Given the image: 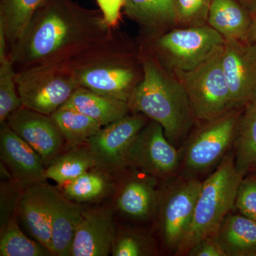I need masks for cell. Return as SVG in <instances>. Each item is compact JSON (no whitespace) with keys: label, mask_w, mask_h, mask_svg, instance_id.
Wrapping results in <instances>:
<instances>
[{"label":"cell","mask_w":256,"mask_h":256,"mask_svg":"<svg viewBox=\"0 0 256 256\" xmlns=\"http://www.w3.org/2000/svg\"><path fill=\"white\" fill-rule=\"evenodd\" d=\"M16 82L23 106L48 116L62 108L80 87L66 63L20 70L16 73Z\"/></svg>","instance_id":"52a82bcc"},{"label":"cell","mask_w":256,"mask_h":256,"mask_svg":"<svg viewBox=\"0 0 256 256\" xmlns=\"http://www.w3.org/2000/svg\"><path fill=\"white\" fill-rule=\"evenodd\" d=\"M66 64L80 86L128 102L143 76L139 50L128 48L116 30L105 42Z\"/></svg>","instance_id":"3957f363"},{"label":"cell","mask_w":256,"mask_h":256,"mask_svg":"<svg viewBox=\"0 0 256 256\" xmlns=\"http://www.w3.org/2000/svg\"><path fill=\"white\" fill-rule=\"evenodd\" d=\"M233 150L236 168L246 176L256 166V98L242 107Z\"/></svg>","instance_id":"603a6c76"},{"label":"cell","mask_w":256,"mask_h":256,"mask_svg":"<svg viewBox=\"0 0 256 256\" xmlns=\"http://www.w3.org/2000/svg\"><path fill=\"white\" fill-rule=\"evenodd\" d=\"M250 12L237 0H213L207 24L224 40L248 41L252 26Z\"/></svg>","instance_id":"44dd1931"},{"label":"cell","mask_w":256,"mask_h":256,"mask_svg":"<svg viewBox=\"0 0 256 256\" xmlns=\"http://www.w3.org/2000/svg\"><path fill=\"white\" fill-rule=\"evenodd\" d=\"M50 116L65 140L74 146L86 144L102 127L88 116L69 108H60Z\"/></svg>","instance_id":"d4e9b609"},{"label":"cell","mask_w":256,"mask_h":256,"mask_svg":"<svg viewBox=\"0 0 256 256\" xmlns=\"http://www.w3.org/2000/svg\"><path fill=\"white\" fill-rule=\"evenodd\" d=\"M250 14H252V22L248 41L256 45V6L250 11Z\"/></svg>","instance_id":"e575fe53"},{"label":"cell","mask_w":256,"mask_h":256,"mask_svg":"<svg viewBox=\"0 0 256 256\" xmlns=\"http://www.w3.org/2000/svg\"><path fill=\"white\" fill-rule=\"evenodd\" d=\"M62 107L78 111L102 126L122 118L131 112L128 102L100 95L82 86L74 92Z\"/></svg>","instance_id":"7402d4cb"},{"label":"cell","mask_w":256,"mask_h":256,"mask_svg":"<svg viewBox=\"0 0 256 256\" xmlns=\"http://www.w3.org/2000/svg\"><path fill=\"white\" fill-rule=\"evenodd\" d=\"M63 186L64 196L70 201L82 203L104 196L108 190L109 181L104 173L89 170Z\"/></svg>","instance_id":"83f0119b"},{"label":"cell","mask_w":256,"mask_h":256,"mask_svg":"<svg viewBox=\"0 0 256 256\" xmlns=\"http://www.w3.org/2000/svg\"><path fill=\"white\" fill-rule=\"evenodd\" d=\"M18 214L28 234L53 254L52 224L44 184L26 188L20 200Z\"/></svg>","instance_id":"d6986e66"},{"label":"cell","mask_w":256,"mask_h":256,"mask_svg":"<svg viewBox=\"0 0 256 256\" xmlns=\"http://www.w3.org/2000/svg\"><path fill=\"white\" fill-rule=\"evenodd\" d=\"M224 44L194 68L172 72L184 88L197 120L207 122L234 110L222 66Z\"/></svg>","instance_id":"5b68a950"},{"label":"cell","mask_w":256,"mask_h":256,"mask_svg":"<svg viewBox=\"0 0 256 256\" xmlns=\"http://www.w3.org/2000/svg\"><path fill=\"white\" fill-rule=\"evenodd\" d=\"M244 176L236 168L232 149L214 172L202 182L191 224L174 252L176 255L186 256L197 242L214 236L224 218L235 208L239 184Z\"/></svg>","instance_id":"277c9868"},{"label":"cell","mask_w":256,"mask_h":256,"mask_svg":"<svg viewBox=\"0 0 256 256\" xmlns=\"http://www.w3.org/2000/svg\"><path fill=\"white\" fill-rule=\"evenodd\" d=\"M222 66L232 107L242 108L256 98V45L248 41L224 40Z\"/></svg>","instance_id":"7c38bea8"},{"label":"cell","mask_w":256,"mask_h":256,"mask_svg":"<svg viewBox=\"0 0 256 256\" xmlns=\"http://www.w3.org/2000/svg\"><path fill=\"white\" fill-rule=\"evenodd\" d=\"M214 238L225 256H256V222L229 213Z\"/></svg>","instance_id":"ffe728a7"},{"label":"cell","mask_w":256,"mask_h":256,"mask_svg":"<svg viewBox=\"0 0 256 256\" xmlns=\"http://www.w3.org/2000/svg\"><path fill=\"white\" fill-rule=\"evenodd\" d=\"M0 154L2 162L22 188L44 183L46 180V168L42 156L6 122L1 124Z\"/></svg>","instance_id":"5bb4252c"},{"label":"cell","mask_w":256,"mask_h":256,"mask_svg":"<svg viewBox=\"0 0 256 256\" xmlns=\"http://www.w3.org/2000/svg\"><path fill=\"white\" fill-rule=\"evenodd\" d=\"M44 0H1L0 23L8 37V46L14 44Z\"/></svg>","instance_id":"484cf974"},{"label":"cell","mask_w":256,"mask_h":256,"mask_svg":"<svg viewBox=\"0 0 256 256\" xmlns=\"http://www.w3.org/2000/svg\"><path fill=\"white\" fill-rule=\"evenodd\" d=\"M102 18L107 26L116 30L120 20L121 11L124 6V0H96Z\"/></svg>","instance_id":"d6a6232c"},{"label":"cell","mask_w":256,"mask_h":256,"mask_svg":"<svg viewBox=\"0 0 256 256\" xmlns=\"http://www.w3.org/2000/svg\"><path fill=\"white\" fill-rule=\"evenodd\" d=\"M6 122L42 156L46 168L60 156L65 139L52 116L22 106Z\"/></svg>","instance_id":"4fadbf2b"},{"label":"cell","mask_w":256,"mask_h":256,"mask_svg":"<svg viewBox=\"0 0 256 256\" xmlns=\"http://www.w3.org/2000/svg\"><path fill=\"white\" fill-rule=\"evenodd\" d=\"M98 10L73 0H44L9 50L16 72L66 63L107 40L114 33Z\"/></svg>","instance_id":"6da1fadb"},{"label":"cell","mask_w":256,"mask_h":256,"mask_svg":"<svg viewBox=\"0 0 256 256\" xmlns=\"http://www.w3.org/2000/svg\"><path fill=\"white\" fill-rule=\"evenodd\" d=\"M156 178L140 172L128 178L118 194V210L132 220H149L158 210L160 191L156 188Z\"/></svg>","instance_id":"e0dca14e"},{"label":"cell","mask_w":256,"mask_h":256,"mask_svg":"<svg viewBox=\"0 0 256 256\" xmlns=\"http://www.w3.org/2000/svg\"><path fill=\"white\" fill-rule=\"evenodd\" d=\"M182 151L170 142L164 129L156 121H148L129 146L126 168L168 182L180 172Z\"/></svg>","instance_id":"30bf717a"},{"label":"cell","mask_w":256,"mask_h":256,"mask_svg":"<svg viewBox=\"0 0 256 256\" xmlns=\"http://www.w3.org/2000/svg\"><path fill=\"white\" fill-rule=\"evenodd\" d=\"M139 56L143 76L128 102L131 112L144 114L161 124L166 139L176 148L198 121L188 94L149 45L140 47Z\"/></svg>","instance_id":"7a4b0ae2"},{"label":"cell","mask_w":256,"mask_h":256,"mask_svg":"<svg viewBox=\"0 0 256 256\" xmlns=\"http://www.w3.org/2000/svg\"><path fill=\"white\" fill-rule=\"evenodd\" d=\"M148 121L144 114H133L102 126L86 143L98 166L109 172L126 168L129 146Z\"/></svg>","instance_id":"8fae6325"},{"label":"cell","mask_w":256,"mask_h":256,"mask_svg":"<svg viewBox=\"0 0 256 256\" xmlns=\"http://www.w3.org/2000/svg\"><path fill=\"white\" fill-rule=\"evenodd\" d=\"M114 256H150L158 254L156 242L144 234L124 230L117 234L112 244Z\"/></svg>","instance_id":"f546056e"},{"label":"cell","mask_w":256,"mask_h":256,"mask_svg":"<svg viewBox=\"0 0 256 256\" xmlns=\"http://www.w3.org/2000/svg\"><path fill=\"white\" fill-rule=\"evenodd\" d=\"M18 212L14 214L2 230L0 240L1 256H53L48 249L23 233L18 222Z\"/></svg>","instance_id":"4316f807"},{"label":"cell","mask_w":256,"mask_h":256,"mask_svg":"<svg viewBox=\"0 0 256 256\" xmlns=\"http://www.w3.org/2000/svg\"><path fill=\"white\" fill-rule=\"evenodd\" d=\"M202 182L178 175L160 191L156 215L160 234L168 250L176 252L191 224Z\"/></svg>","instance_id":"9c48e42d"},{"label":"cell","mask_w":256,"mask_h":256,"mask_svg":"<svg viewBox=\"0 0 256 256\" xmlns=\"http://www.w3.org/2000/svg\"><path fill=\"white\" fill-rule=\"evenodd\" d=\"M237 1L246 6L250 12L256 6V0H237Z\"/></svg>","instance_id":"d590c367"},{"label":"cell","mask_w":256,"mask_h":256,"mask_svg":"<svg viewBox=\"0 0 256 256\" xmlns=\"http://www.w3.org/2000/svg\"><path fill=\"white\" fill-rule=\"evenodd\" d=\"M149 42L158 60L172 72L194 68L224 44V38L206 24L172 28Z\"/></svg>","instance_id":"ba28073f"},{"label":"cell","mask_w":256,"mask_h":256,"mask_svg":"<svg viewBox=\"0 0 256 256\" xmlns=\"http://www.w3.org/2000/svg\"><path fill=\"white\" fill-rule=\"evenodd\" d=\"M235 208L239 213L256 222V178L246 175L242 178L237 191Z\"/></svg>","instance_id":"1f68e13d"},{"label":"cell","mask_w":256,"mask_h":256,"mask_svg":"<svg viewBox=\"0 0 256 256\" xmlns=\"http://www.w3.org/2000/svg\"><path fill=\"white\" fill-rule=\"evenodd\" d=\"M74 236L70 256H107L117 236L114 213L107 208L84 210Z\"/></svg>","instance_id":"9a60e30c"},{"label":"cell","mask_w":256,"mask_h":256,"mask_svg":"<svg viewBox=\"0 0 256 256\" xmlns=\"http://www.w3.org/2000/svg\"><path fill=\"white\" fill-rule=\"evenodd\" d=\"M247 175H250V176H255V178H256V166H254V168L248 173Z\"/></svg>","instance_id":"8d00e7d4"},{"label":"cell","mask_w":256,"mask_h":256,"mask_svg":"<svg viewBox=\"0 0 256 256\" xmlns=\"http://www.w3.org/2000/svg\"><path fill=\"white\" fill-rule=\"evenodd\" d=\"M242 108L234 109L217 118L204 122L194 131L181 148L178 175L198 178L220 164L233 148Z\"/></svg>","instance_id":"8992f818"},{"label":"cell","mask_w":256,"mask_h":256,"mask_svg":"<svg viewBox=\"0 0 256 256\" xmlns=\"http://www.w3.org/2000/svg\"><path fill=\"white\" fill-rule=\"evenodd\" d=\"M124 10L149 40L176 28L175 0H124Z\"/></svg>","instance_id":"ac0fdd59"},{"label":"cell","mask_w":256,"mask_h":256,"mask_svg":"<svg viewBox=\"0 0 256 256\" xmlns=\"http://www.w3.org/2000/svg\"><path fill=\"white\" fill-rule=\"evenodd\" d=\"M44 188L52 224L54 255L70 256L84 210L55 188L44 184Z\"/></svg>","instance_id":"2e32d148"},{"label":"cell","mask_w":256,"mask_h":256,"mask_svg":"<svg viewBox=\"0 0 256 256\" xmlns=\"http://www.w3.org/2000/svg\"><path fill=\"white\" fill-rule=\"evenodd\" d=\"M16 72L9 57L0 63V122L22 107L16 82Z\"/></svg>","instance_id":"f1b7e54d"},{"label":"cell","mask_w":256,"mask_h":256,"mask_svg":"<svg viewBox=\"0 0 256 256\" xmlns=\"http://www.w3.org/2000/svg\"><path fill=\"white\" fill-rule=\"evenodd\" d=\"M188 256H225L214 237L202 239L190 248Z\"/></svg>","instance_id":"836d02e7"},{"label":"cell","mask_w":256,"mask_h":256,"mask_svg":"<svg viewBox=\"0 0 256 256\" xmlns=\"http://www.w3.org/2000/svg\"><path fill=\"white\" fill-rule=\"evenodd\" d=\"M176 28H193L207 24L213 0H175Z\"/></svg>","instance_id":"4dcf8cb0"},{"label":"cell","mask_w":256,"mask_h":256,"mask_svg":"<svg viewBox=\"0 0 256 256\" xmlns=\"http://www.w3.org/2000/svg\"><path fill=\"white\" fill-rule=\"evenodd\" d=\"M97 166L95 156L88 148L76 146L52 162L46 168V178L63 186Z\"/></svg>","instance_id":"cb8c5ba5"}]
</instances>
